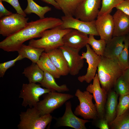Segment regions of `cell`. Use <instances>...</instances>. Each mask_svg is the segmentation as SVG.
I'll return each mask as SVG.
<instances>
[{
	"label": "cell",
	"instance_id": "30",
	"mask_svg": "<svg viewBox=\"0 0 129 129\" xmlns=\"http://www.w3.org/2000/svg\"><path fill=\"white\" fill-rule=\"evenodd\" d=\"M113 88L118 96L129 94V84L124 78L123 75L117 79Z\"/></svg>",
	"mask_w": 129,
	"mask_h": 129
},
{
	"label": "cell",
	"instance_id": "38",
	"mask_svg": "<svg viewBox=\"0 0 129 129\" xmlns=\"http://www.w3.org/2000/svg\"><path fill=\"white\" fill-rule=\"evenodd\" d=\"M43 2L53 6L56 9L61 10L60 8L57 3L54 0H41Z\"/></svg>",
	"mask_w": 129,
	"mask_h": 129
},
{
	"label": "cell",
	"instance_id": "22",
	"mask_svg": "<svg viewBox=\"0 0 129 129\" xmlns=\"http://www.w3.org/2000/svg\"><path fill=\"white\" fill-rule=\"evenodd\" d=\"M44 51L43 48H37L22 44L17 51L18 55L24 58L30 60L32 63H37L42 53Z\"/></svg>",
	"mask_w": 129,
	"mask_h": 129
},
{
	"label": "cell",
	"instance_id": "33",
	"mask_svg": "<svg viewBox=\"0 0 129 129\" xmlns=\"http://www.w3.org/2000/svg\"><path fill=\"white\" fill-rule=\"evenodd\" d=\"M24 58L20 55L15 59L0 64V77H3L6 71L9 68L14 66L16 62Z\"/></svg>",
	"mask_w": 129,
	"mask_h": 129
},
{
	"label": "cell",
	"instance_id": "35",
	"mask_svg": "<svg viewBox=\"0 0 129 129\" xmlns=\"http://www.w3.org/2000/svg\"><path fill=\"white\" fill-rule=\"evenodd\" d=\"M115 8L129 16V0H125Z\"/></svg>",
	"mask_w": 129,
	"mask_h": 129
},
{
	"label": "cell",
	"instance_id": "2",
	"mask_svg": "<svg viewBox=\"0 0 129 129\" xmlns=\"http://www.w3.org/2000/svg\"><path fill=\"white\" fill-rule=\"evenodd\" d=\"M124 70L117 59L101 56L97 67V75L101 87L107 93L114 88Z\"/></svg>",
	"mask_w": 129,
	"mask_h": 129
},
{
	"label": "cell",
	"instance_id": "11",
	"mask_svg": "<svg viewBox=\"0 0 129 129\" xmlns=\"http://www.w3.org/2000/svg\"><path fill=\"white\" fill-rule=\"evenodd\" d=\"M63 29L70 28L78 30L88 35L99 36L95 25V20L86 22L74 18L73 16H64L61 17Z\"/></svg>",
	"mask_w": 129,
	"mask_h": 129
},
{
	"label": "cell",
	"instance_id": "40",
	"mask_svg": "<svg viewBox=\"0 0 129 129\" xmlns=\"http://www.w3.org/2000/svg\"><path fill=\"white\" fill-rule=\"evenodd\" d=\"M126 35L128 39L129 42V33H128V34Z\"/></svg>",
	"mask_w": 129,
	"mask_h": 129
},
{
	"label": "cell",
	"instance_id": "21",
	"mask_svg": "<svg viewBox=\"0 0 129 129\" xmlns=\"http://www.w3.org/2000/svg\"><path fill=\"white\" fill-rule=\"evenodd\" d=\"M37 64L44 72L52 75L55 78H59L61 73L52 63L47 53L43 52Z\"/></svg>",
	"mask_w": 129,
	"mask_h": 129
},
{
	"label": "cell",
	"instance_id": "20",
	"mask_svg": "<svg viewBox=\"0 0 129 129\" xmlns=\"http://www.w3.org/2000/svg\"><path fill=\"white\" fill-rule=\"evenodd\" d=\"M118 96V95L113 89L108 93L105 107L104 118L109 124L117 116Z\"/></svg>",
	"mask_w": 129,
	"mask_h": 129
},
{
	"label": "cell",
	"instance_id": "25",
	"mask_svg": "<svg viewBox=\"0 0 129 129\" xmlns=\"http://www.w3.org/2000/svg\"><path fill=\"white\" fill-rule=\"evenodd\" d=\"M66 16H74L76 9L83 0H54Z\"/></svg>",
	"mask_w": 129,
	"mask_h": 129
},
{
	"label": "cell",
	"instance_id": "31",
	"mask_svg": "<svg viewBox=\"0 0 129 129\" xmlns=\"http://www.w3.org/2000/svg\"><path fill=\"white\" fill-rule=\"evenodd\" d=\"M124 47L117 58L118 62L124 70L129 67V40L126 35L124 41Z\"/></svg>",
	"mask_w": 129,
	"mask_h": 129
},
{
	"label": "cell",
	"instance_id": "17",
	"mask_svg": "<svg viewBox=\"0 0 129 129\" xmlns=\"http://www.w3.org/2000/svg\"><path fill=\"white\" fill-rule=\"evenodd\" d=\"M113 16L114 24L113 37L128 34L129 33V16L117 9Z\"/></svg>",
	"mask_w": 129,
	"mask_h": 129
},
{
	"label": "cell",
	"instance_id": "15",
	"mask_svg": "<svg viewBox=\"0 0 129 129\" xmlns=\"http://www.w3.org/2000/svg\"><path fill=\"white\" fill-rule=\"evenodd\" d=\"M97 31L100 39L108 41L113 37L114 24L113 16L110 13L97 17L95 20Z\"/></svg>",
	"mask_w": 129,
	"mask_h": 129
},
{
	"label": "cell",
	"instance_id": "39",
	"mask_svg": "<svg viewBox=\"0 0 129 129\" xmlns=\"http://www.w3.org/2000/svg\"><path fill=\"white\" fill-rule=\"evenodd\" d=\"M122 75L124 78L129 84V67L124 71Z\"/></svg>",
	"mask_w": 129,
	"mask_h": 129
},
{
	"label": "cell",
	"instance_id": "6",
	"mask_svg": "<svg viewBox=\"0 0 129 129\" xmlns=\"http://www.w3.org/2000/svg\"><path fill=\"white\" fill-rule=\"evenodd\" d=\"M75 95L78 98L79 104L75 108L74 113L80 116L84 119L95 120L98 118L96 107L93 102V96L89 91L83 92L79 89L76 90Z\"/></svg>",
	"mask_w": 129,
	"mask_h": 129
},
{
	"label": "cell",
	"instance_id": "9",
	"mask_svg": "<svg viewBox=\"0 0 129 129\" xmlns=\"http://www.w3.org/2000/svg\"><path fill=\"white\" fill-rule=\"evenodd\" d=\"M101 0H83L75 11V18L86 22L95 20L99 11Z\"/></svg>",
	"mask_w": 129,
	"mask_h": 129
},
{
	"label": "cell",
	"instance_id": "4",
	"mask_svg": "<svg viewBox=\"0 0 129 129\" xmlns=\"http://www.w3.org/2000/svg\"><path fill=\"white\" fill-rule=\"evenodd\" d=\"M19 115V129H44L53 118L50 114L41 115L36 106L30 108Z\"/></svg>",
	"mask_w": 129,
	"mask_h": 129
},
{
	"label": "cell",
	"instance_id": "13",
	"mask_svg": "<svg viewBox=\"0 0 129 129\" xmlns=\"http://www.w3.org/2000/svg\"><path fill=\"white\" fill-rule=\"evenodd\" d=\"M65 109L63 116L56 118V125L57 127L66 126L75 129H86V123L90 122L88 120L83 119L76 116L73 113L71 108V104L70 101L65 103Z\"/></svg>",
	"mask_w": 129,
	"mask_h": 129
},
{
	"label": "cell",
	"instance_id": "23",
	"mask_svg": "<svg viewBox=\"0 0 129 129\" xmlns=\"http://www.w3.org/2000/svg\"><path fill=\"white\" fill-rule=\"evenodd\" d=\"M54 78L50 74L44 72L43 80L39 83L41 86L49 90L51 92L61 93L68 91L69 90L66 84L59 86L56 83Z\"/></svg>",
	"mask_w": 129,
	"mask_h": 129
},
{
	"label": "cell",
	"instance_id": "26",
	"mask_svg": "<svg viewBox=\"0 0 129 129\" xmlns=\"http://www.w3.org/2000/svg\"><path fill=\"white\" fill-rule=\"evenodd\" d=\"M27 5L24 10L26 14L34 13L38 15L40 19L44 18L45 14L51 10V8L48 6H42L37 4L33 0H27Z\"/></svg>",
	"mask_w": 129,
	"mask_h": 129
},
{
	"label": "cell",
	"instance_id": "37",
	"mask_svg": "<svg viewBox=\"0 0 129 129\" xmlns=\"http://www.w3.org/2000/svg\"><path fill=\"white\" fill-rule=\"evenodd\" d=\"M2 0H0V18L4 16H9L13 13L6 9L4 6Z\"/></svg>",
	"mask_w": 129,
	"mask_h": 129
},
{
	"label": "cell",
	"instance_id": "3",
	"mask_svg": "<svg viewBox=\"0 0 129 129\" xmlns=\"http://www.w3.org/2000/svg\"><path fill=\"white\" fill-rule=\"evenodd\" d=\"M71 29H63L60 26L47 29L43 33L40 38L30 40L28 45L36 48H43L45 52L59 48L64 45L62 40L64 36Z\"/></svg>",
	"mask_w": 129,
	"mask_h": 129
},
{
	"label": "cell",
	"instance_id": "18",
	"mask_svg": "<svg viewBox=\"0 0 129 129\" xmlns=\"http://www.w3.org/2000/svg\"><path fill=\"white\" fill-rule=\"evenodd\" d=\"M125 36L113 37L106 42L103 56L109 58L117 59L124 46Z\"/></svg>",
	"mask_w": 129,
	"mask_h": 129
},
{
	"label": "cell",
	"instance_id": "27",
	"mask_svg": "<svg viewBox=\"0 0 129 129\" xmlns=\"http://www.w3.org/2000/svg\"><path fill=\"white\" fill-rule=\"evenodd\" d=\"M109 125L111 129H129V109L121 115L117 116Z\"/></svg>",
	"mask_w": 129,
	"mask_h": 129
},
{
	"label": "cell",
	"instance_id": "5",
	"mask_svg": "<svg viewBox=\"0 0 129 129\" xmlns=\"http://www.w3.org/2000/svg\"><path fill=\"white\" fill-rule=\"evenodd\" d=\"M43 99L39 101L36 106L41 115L50 114L61 107L74 95L56 91L44 94Z\"/></svg>",
	"mask_w": 129,
	"mask_h": 129
},
{
	"label": "cell",
	"instance_id": "16",
	"mask_svg": "<svg viewBox=\"0 0 129 129\" xmlns=\"http://www.w3.org/2000/svg\"><path fill=\"white\" fill-rule=\"evenodd\" d=\"M87 35L74 29L71 30L63 37L64 45L71 48L81 49L88 44Z\"/></svg>",
	"mask_w": 129,
	"mask_h": 129
},
{
	"label": "cell",
	"instance_id": "1",
	"mask_svg": "<svg viewBox=\"0 0 129 129\" xmlns=\"http://www.w3.org/2000/svg\"><path fill=\"white\" fill-rule=\"evenodd\" d=\"M62 23L61 19L51 17L31 21L21 30L1 41L0 48L7 52L17 51L26 41L41 38L44 31L61 26Z\"/></svg>",
	"mask_w": 129,
	"mask_h": 129
},
{
	"label": "cell",
	"instance_id": "32",
	"mask_svg": "<svg viewBox=\"0 0 129 129\" xmlns=\"http://www.w3.org/2000/svg\"><path fill=\"white\" fill-rule=\"evenodd\" d=\"M117 109V116L121 115L129 109V94L120 96Z\"/></svg>",
	"mask_w": 129,
	"mask_h": 129
},
{
	"label": "cell",
	"instance_id": "29",
	"mask_svg": "<svg viewBox=\"0 0 129 129\" xmlns=\"http://www.w3.org/2000/svg\"><path fill=\"white\" fill-rule=\"evenodd\" d=\"M124 0H101L102 6L97 17L110 13L113 8Z\"/></svg>",
	"mask_w": 129,
	"mask_h": 129
},
{
	"label": "cell",
	"instance_id": "14",
	"mask_svg": "<svg viewBox=\"0 0 129 129\" xmlns=\"http://www.w3.org/2000/svg\"><path fill=\"white\" fill-rule=\"evenodd\" d=\"M62 50L67 62L69 74L72 75L78 74L83 67L84 60L79 54L81 49L71 48L63 45L59 48Z\"/></svg>",
	"mask_w": 129,
	"mask_h": 129
},
{
	"label": "cell",
	"instance_id": "10",
	"mask_svg": "<svg viewBox=\"0 0 129 129\" xmlns=\"http://www.w3.org/2000/svg\"><path fill=\"white\" fill-rule=\"evenodd\" d=\"M92 84L88 85L86 90L92 94L98 118H104L105 110L108 93L101 86L97 74H96Z\"/></svg>",
	"mask_w": 129,
	"mask_h": 129
},
{
	"label": "cell",
	"instance_id": "12",
	"mask_svg": "<svg viewBox=\"0 0 129 129\" xmlns=\"http://www.w3.org/2000/svg\"><path fill=\"white\" fill-rule=\"evenodd\" d=\"M86 46V52H82L81 58L86 60V62L88 64V67L86 74L79 76L78 80L81 82L85 81L89 83L93 80L95 76L101 56L96 54L88 44H87Z\"/></svg>",
	"mask_w": 129,
	"mask_h": 129
},
{
	"label": "cell",
	"instance_id": "24",
	"mask_svg": "<svg viewBox=\"0 0 129 129\" xmlns=\"http://www.w3.org/2000/svg\"><path fill=\"white\" fill-rule=\"evenodd\" d=\"M22 73L27 78L29 83H40L44 75V72L38 64L33 63L25 68Z\"/></svg>",
	"mask_w": 129,
	"mask_h": 129
},
{
	"label": "cell",
	"instance_id": "28",
	"mask_svg": "<svg viewBox=\"0 0 129 129\" xmlns=\"http://www.w3.org/2000/svg\"><path fill=\"white\" fill-rule=\"evenodd\" d=\"M89 35L88 44L91 46L92 49L96 54L103 56L106 44V41L101 39L97 40L95 38L94 35Z\"/></svg>",
	"mask_w": 129,
	"mask_h": 129
},
{
	"label": "cell",
	"instance_id": "34",
	"mask_svg": "<svg viewBox=\"0 0 129 129\" xmlns=\"http://www.w3.org/2000/svg\"><path fill=\"white\" fill-rule=\"evenodd\" d=\"M3 1L8 3L11 5L16 10L17 13L26 17L25 14L21 7L18 0H2Z\"/></svg>",
	"mask_w": 129,
	"mask_h": 129
},
{
	"label": "cell",
	"instance_id": "8",
	"mask_svg": "<svg viewBox=\"0 0 129 129\" xmlns=\"http://www.w3.org/2000/svg\"><path fill=\"white\" fill-rule=\"evenodd\" d=\"M28 19V18L17 13L1 18L0 34L7 37L18 32L26 26Z\"/></svg>",
	"mask_w": 129,
	"mask_h": 129
},
{
	"label": "cell",
	"instance_id": "7",
	"mask_svg": "<svg viewBox=\"0 0 129 129\" xmlns=\"http://www.w3.org/2000/svg\"><path fill=\"white\" fill-rule=\"evenodd\" d=\"M41 86L33 83L23 84L19 96V98L23 99L22 106L26 107L28 106L30 108L36 106L40 97L51 91L48 89L42 88Z\"/></svg>",
	"mask_w": 129,
	"mask_h": 129
},
{
	"label": "cell",
	"instance_id": "19",
	"mask_svg": "<svg viewBox=\"0 0 129 129\" xmlns=\"http://www.w3.org/2000/svg\"><path fill=\"white\" fill-rule=\"evenodd\" d=\"M45 52L59 71L61 76H66L69 73L70 70L67 62L62 50L59 48Z\"/></svg>",
	"mask_w": 129,
	"mask_h": 129
},
{
	"label": "cell",
	"instance_id": "36",
	"mask_svg": "<svg viewBox=\"0 0 129 129\" xmlns=\"http://www.w3.org/2000/svg\"><path fill=\"white\" fill-rule=\"evenodd\" d=\"M96 126L100 129H110L109 124L104 118H99L96 124Z\"/></svg>",
	"mask_w": 129,
	"mask_h": 129
}]
</instances>
